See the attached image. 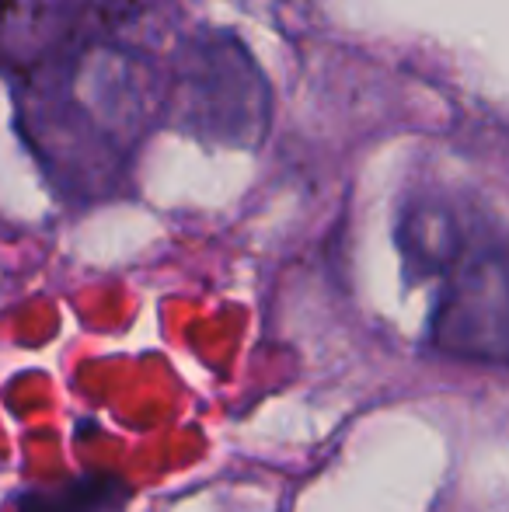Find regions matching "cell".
I'll list each match as a JSON object with an SVG mask.
<instances>
[{
  "label": "cell",
  "mask_w": 509,
  "mask_h": 512,
  "mask_svg": "<svg viewBox=\"0 0 509 512\" xmlns=\"http://www.w3.org/2000/svg\"><path fill=\"white\" fill-rule=\"evenodd\" d=\"M21 81L25 136L53 182L81 199L116 189L161 95L150 63L129 49L84 42Z\"/></svg>",
  "instance_id": "cell-1"
},
{
  "label": "cell",
  "mask_w": 509,
  "mask_h": 512,
  "mask_svg": "<svg viewBox=\"0 0 509 512\" xmlns=\"http://www.w3.org/2000/svg\"><path fill=\"white\" fill-rule=\"evenodd\" d=\"M429 345L461 363L509 366V237L468 244L443 276Z\"/></svg>",
  "instance_id": "cell-3"
},
{
  "label": "cell",
  "mask_w": 509,
  "mask_h": 512,
  "mask_svg": "<svg viewBox=\"0 0 509 512\" xmlns=\"http://www.w3.org/2000/svg\"><path fill=\"white\" fill-rule=\"evenodd\" d=\"M164 112L196 140L258 147L272 115L269 81L241 39L227 32L192 35L175 56Z\"/></svg>",
  "instance_id": "cell-2"
},
{
  "label": "cell",
  "mask_w": 509,
  "mask_h": 512,
  "mask_svg": "<svg viewBox=\"0 0 509 512\" xmlns=\"http://www.w3.org/2000/svg\"><path fill=\"white\" fill-rule=\"evenodd\" d=\"M84 0H0V70L32 74L84 46Z\"/></svg>",
  "instance_id": "cell-4"
},
{
  "label": "cell",
  "mask_w": 509,
  "mask_h": 512,
  "mask_svg": "<svg viewBox=\"0 0 509 512\" xmlns=\"http://www.w3.org/2000/svg\"><path fill=\"white\" fill-rule=\"evenodd\" d=\"M119 499V478H74L53 488H28L18 512H112Z\"/></svg>",
  "instance_id": "cell-6"
},
{
  "label": "cell",
  "mask_w": 509,
  "mask_h": 512,
  "mask_svg": "<svg viewBox=\"0 0 509 512\" xmlns=\"http://www.w3.org/2000/svg\"><path fill=\"white\" fill-rule=\"evenodd\" d=\"M394 244L408 279H436L447 276L450 265L464 255L468 237L447 203L415 199L398 213Z\"/></svg>",
  "instance_id": "cell-5"
}]
</instances>
